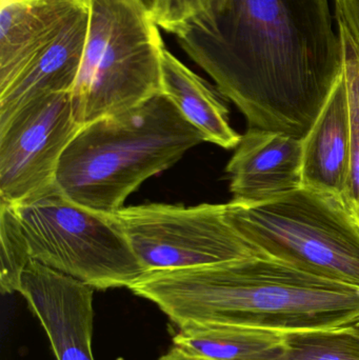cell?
<instances>
[{"label": "cell", "instance_id": "8fae6325", "mask_svg": "<svg viewBox=\"0 0 359 360\" xmlns=\"http://www.w3.org/2000/svg\"><path fill=\"white\" fill-rule=\"evenodd\" d=\"M89 27L88 4L67 21L58 35L42 49L0 92V127L21 108L39 97L72 92L79 73Z\"/></svg>", "mask_w": 359, "mask_h": 360}, {"label": "cell", "instance_id": "9c48e42d", "mask_svg": "<svg viewBox=\"0 0 359 360\" xmlns=\"http://www.w3.org/2000/svg\"><path fill=\"white\" fill-rule=\"evenodd\" d=\"M19 293L44 328L57 360H95L94 288L32 259Z\"/></svg>", "mask_w": 359, "mask_h": 360}, {"label": "cell", "instance_id": "ac0fdd59", "mask_svg": "<svg viewBox=\"0 0 359 360\" xmlns=\"http://www.w3.org/2000/svg\"><path fill=\"white\" fill-rule=\"evenodd\" d=\"M227 4L228 0H155L152 15L160 29L176 35L190 25L212 27Z\"/></svg>", "mask_w": 359, "mask_h": 360}, {"label": "cell", "instance_id": "d6986e66", "mask_svg": "<svg viewBox=\"0 0 359 360\" xmlns=\"http://www.w3.org/2000/svg\"><path fill=\"white\" fill-rule=\"evenodd\" d=\"M156 360H208L195 353L190 352L185 349L179 348V347L173 345L172 348L166 353V354L160 356Z\"/></svg>", "mask_w": 359, "mask_h": 360}, {"label": "cell", "instance_id": "7a4b0ae2", "mask_svg": "<svg viewBox=\"0 0 359 360\" xmlns=\"http://www.w3.org/2000/svg\"><path fill=\"white\" fill-rule=\"evenodd\" d=\"M129 289L178 329L230 326L287 333L349 328L359 319V288L266 255L148 272Z\"/></svg>", "mask_w": 359, "mask_h": 360}, {"label": "cell", "instance_id": "4fadbf2b", "mask_svg": "<svg viewBox=\"0 0 359 360\" xmlns=\"http://www.w3.org/2000/svg\"><path fill=\"white\" fill-rule=\"evenodd\" d=\"M0 92L46 48L86 0H0Z\"/></svg>", "mask_w": 359, "mask_h": 360}, {"label": "cell", "instance_id": "e0dca14e", "mask_svg": "<svg viewBox=\"0 0 359 360\" xmlns=\"http://www.w3.org/2000/svg\"><path fill=\"white\" fill-rule=\"evenodd\" d=\"M0 239L1 266L0 289L2 294L20 290L23 271L32 260L25 235L12 205L0 202Z\"/></svg>", "mask_w": 359, "mask_h": 360}, {"label": "cell", "instance_id": "2e32d148", "mask_svg": "<svg viewBox=\"0 0 359 360\" xmlns=\"http://www.w3.org/2000/svg\"><path fill=\"white\" fill-rule=\"evenodd\" d=\"M247 360H359V335L350 327L287 332L276 346Z\"/></svg>", "mask_w": 359, "mask_h": 360}, {"label": "cell", "instance_id": "ffe728a7", "mask_svg": "<svg viewBox=\"0 0 359 360\" xmlns=\"http://www.w3.org/2000/svg\"><path fill=\"white\" fill-rule=\"evenodd\" d=\"M143 4H145V8L150 11V12L153 13L154 6H155V0H141Z\"/></svg>", "mask_w": 359, "mask_h": 360}, {"label": "cell", "instance_id": "5b68a950", "mask_svg": "<svg viewBox=\"0 0 359 360\" xmlns=\"http://www.w3.org/2000/svg\"><path fill=\"white\" fill-rule=\"evenodd\" d=\"M226 215L263 255L359 288V224L341 197L301 186L267 200L230 201Z\"/></svg>", "mask_w": 359, "mask_h": 360}, {"label": "cell", "instance_id": "277c9868", "mask_svg": "<svg viewBox=\"0 0 359 360\" xmlns=\"http://www.w3.org/2000/svg\"><path fill=\"white\" fill-rule=\"evenodd\" d=\"M89 27L71 92L84 126L132 109L162 93L164 46L157 23L141 0H86Z\"/></svg>", "mask_w": 359, "mask_h": 360}, {"label": "cell", "instance_id": "44dd1931", "mask_svg": "<svg viewBox=\"0 0 359 360\" xmlns=\"http://www.w3.org/2000/svg\"><path fill=\"white\" fill-rule=\"evenodd\" d=\"M352 214H353L355 219L358 220L359 224V194L358 201H356L355 205H353V207L351 209Z\"/></svg>", "mask_w": 359, "mask_h": 360}, {"label": "cell", "instance_id": "7402d4cb", "mask_svg": "<svg viewBox=\"0 0 359 360\" xmlns=\"http://www.w3.org/2000/svg\"><path fill=\"white\" fill-rule=\"evenodd\" d=\"M351 328L352 330H353L354 332H355V333H358V335H359V319L358 321H356V323H354L353 325L351 326Z\"/></svg>", "mask_w": 359, "mask_h": 360}, {"label": "cell", "instance_id": "9a60e30c", "mask_svg": "<svg viewBox=\"0 0 359 360\" xmlns=\"http://www.w3.org/2000/svg\"><path fill=\"white\" fill-rule=\"evenodd\" d=\"M282 333L230 326H202L178 329L173 344L208 360H247L269 350Z\"/></svg>", "mask_w": 359, "mask_h": 360}, {"label": "cell", "instance_id": "52a82bcc", "mask_svg": "<svg viewBox=\"0 0 359 360\" xmlns=\"http://www.w3.org/2000/svg\"><path fill=\"white\" fill-rule=\"evenodd\" d=\"M145 273L261 256L232 226L225 205L149 203L112 213Z\"/></svg>", "mask_w": 359, "mask_h": 360}, {"label": "cell", "instance_id": "30bf717a", "mask_svg": "<svg viewBox=\"0 0 359 360\" xmlns=\"http://www.w3.org/2000/svg\"><path fill=\"white\" fill-rule=\"evenodd\" d=\"M303 139L248 129L227 166L233 201L255 202L303 186Z\"/></svg>", "mask_w": 359, "mask_h": 360}, {"label": "cell", "instance_id": "7c38bea8", "mask_svg": "<svg viewBox=\"0 0 359 360\" xmlns=\"http://www.w3.org/2000/svg\"><path fill=\"white\" fill-rule=\"evenodd\" d=\"M349 88L341 71L313 126L303 139V186L343 198L351 171Z\"/></svg>", "mask_w": 359, "mask_h": 360}, {"label": "cell", "instance_id": "5bb4252c", "mask_svg": "<svg viewBox=\"0 0 359 360\" xmlns=\"http://www.w3.org/2000/svg\"><path fill=\"white\" fill-rule=\"evenodd\" d=\"M162 92L206 141L227 150L237 147L242 135L230 124L229 110L221 92L167 49L162 56Z\"/></svg>", "mask_w": 359, "mask_h": 360}, {"label": "cell", "instance_id": "3957f363", "mask_svg": "<svg viewBox=\"0 0 359 360\" xmlns=\"http://www.w3.org/2000/svg\"><path fill=\"white\" fill-rule=\"evenodd\" d=\"M164 93L81 127L59 162L56 186L89 209L112 214L143 182L204 143Z\"/></svg>", "mask_w": 359, "mask_h": 360}, {"label": "cell", "instance_id": "6da1fadb", "mask_svg": "<svg viewBox=\"0 0 359 360\" xmlns=\"http://www.w3.org/2000/svg\"><path fill=\"white\" fill-rule=\"evenodd\" d=\"M250 129L303 139L344 67L329 0H228L211 27L175 35Z\"/></svg>", "mask_w": 359, "mask_h": 360}, {"label": "cell", "instance_id": "8992f818", "mask_svg": "<svg viewBox=\"0 0 359 360\" xmlns=\"http://www.w3.org/2000/svg\"><path fill=\"white\" fill-rule=\"evenodd\" d=\"M12 207L32 259L97 290L129 289L145 274L112 214L75 202L57 186Z\"/></svg>", "mask_w": 359, "mask_h": 360}, {"label": "cell", "instance_id": "ba28073f", "mask_svg": "<svg viewBox=\"0 0 359 360\" xmlns=\"http://www.w3.org/2000/svg\"><path fill=\"white\" fill-rule=\"evenodd\" d=\"M81 127L71 92L39 97L0 127V202L20 205L54 188L61 158Z\"/></svg>", "mask_w": 359, "mask_h": 360}]
</instances>
